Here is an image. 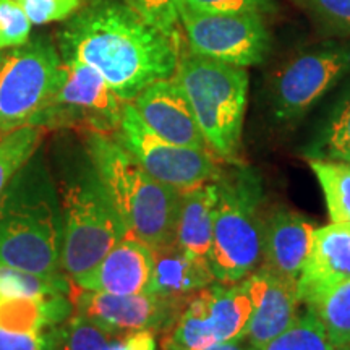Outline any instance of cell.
Returning <instances> with one entry per match:
<instances>
[{"label":"cell","instance_id":"6","mask_svg":"<svg viewBox=\"0 0 350 350\" xmlns=\"http://www.w3.org/2000/svg\"><path fill=\"white\" fill-rule=\"evenodd\" d=\"M62 203L60 265L68 279H75L94 268L126 237V230L94 170L65 187Z\"/></svg>","mask_w":350,"mask_h":350},{"label":"cell","instance_id":"4","mask_svg":"<svg viewBox=\"0 0 350 350\" xmlns=\"http://www.w3.org/2000/svg\"><path fill=\"white\" fill-rule=\"evenodd\" d=\"M174 80L193 109L209 150L221 159L239 163L248 99L247 70L188 52L182 54Z\"/></svg>","mask_w":350,"mask_h":350},{"label":"cell","instance_id":"23","mask_svg":"<svg viewBox=\"0 0 350 350\" xmlns=\"http://www.w3.org/2000/svg\"><path fill=\"white\" fill-rule=\"evenodd\" d=\"M41 142L39 126L21 129L0 133V203L18 177L21 169L29 163Z\"/></svg>","mask_w":350,"mask_h":350},{"label":"cell","instance_id":"7","mask_svg":"<svg viewBox=\"0 0 350 350\" xmlns=\"http://www.w3.org/2000/svg\"><path fill=\"white\" fill-rule=\"evenodd\" d=\"M62 75V57L49 39H29L5 55L0 70V133L34 126Z\"/></svg>","mask_w":350,"mask_h":350},{"label":"cell","instance_id":"38","mask_svg":"<svg viewBox=\"0 0 350 350\" xmlns=\"http://www.w3.org/2000/svg\"><path fill=\"white\" fill-rule=\"evenodd\" d=\"M5 52L3 51H0V70H2V65H3V62H5Z\"/></svg>","mask_w":350,"mask_h":350},{"label":"cell","instance_id":"29","mask_svg":"<svg viewBox=\"0 0 350 350\" xmlns=\"http://www.w3.org/2000/svg\"><path fill=\"white\" fill-rule=\"evenodd\" d=\"M33 23L20 0H0V51L15 49L29 41Z\"/></svg>","mask_w":350,"mask_h":350},{"label":"cell","instance_id":"26","mask_svg":"<svg viewBox=\"0 0 350 350\" xmlns=\"http://www.w3.org/2000/svg\"><path fill=\"white\" fill-rule=\"evenodd\" d=\"M54 294H72V281L67 275L41 278V275L0 265V300Z\"/></svg>","mask_w":350,"mask_h":350},{"label":"cell","instance_id":"31","mask_svg":"<svg viewBox=\"0 0 350 350\" xmlns=\"http://www.w3.org/2000/svg\"><path fill=\"white\" fill-rule=\"evenodd\" d=\"M33 25L68 20L81 7V0H20Z\"/></svg>","mask_w":350,"mask_h":350},{"label":"cell","instance_id":"37","mask_svg":"<svg viewBox=\"0 0 350 350\" xmlns=\"http://www.w3.org/2000/svg\"><path fill=\"white\" fill-rule=\"evenodd\" d=\"M332 161H342V163H349L350 164V151L342 152V154H339L338 157H336V159H332Z\"/></svg>","mask_w":350,"mask_h":350},{"label":"cell","instance_id":"12","mask_svg":"<svg viewBox=\"0 0 350 350\" xmlns=\"http://www.w3.org/2000/svg\"><path fill=\"white\" fill-rule=\"evenodd\" d=\"M349 72L350 44H325L295 55L274 77V117L281 122L300 119Z\"/></svg>","mask_w":350,"mask_h":350},{"label":"cell","instance_id":"15","mask_svg":"<svg viewBox=\"0 0 350 350\" xmlns=\"http://www.w3.org/2000/svg\"><path fill=\"white\" fill-rule=\"evenodd\" d=\"M253 313L245 340L255 349L265 347L299 318L297 282L288 281L265 266L247 278Z\"/></svg>","mask_w":350,"mask_h":350},{"label":"cell","instance_id":"13","mask_svg":"<svg viewBox=\"0 0 350 350\" xmlns=\"http://www.w3.org/2000/svg\"><path fill=\"white\" fill-rule=\"evenodd\" d=\"M70 299L75 313L119 336L137 331L165 332L185 306L182 301L165 299L150 292L116 295L85 291L73 286V282Z\"/></svg>","mask_w":350,"mask_h":350},{"label":"cell","instance_id":"20","mask_svg":"<svg viewBox=\"0 0 350 350\" xmlns=\"http://www.w3.org/2000/svg\"><path fill=\"white\" fill-rule=\"evenodd\" d=\"M217 196L216 180L182 191L175 222V243L190 256L206 262L213 245Z\"/></svg>","mask_w":350,"mask_h":350},{"label":"cell","instance_id":"33","mask_svg":"<svg viewBox=\"0 0 350 350\" xmlns=\"http://www.w3.org/2000/svg\"><path fill=\"white\" fill-rule=\"evenodd\" d=\"M55 329L47 332H20L0 327V350H52Z\"/></svg>","mask_w":350,"mask_h":350},{"label":"cell","instance_id":"8","mask_svg":"<svg viewBox=\"0 0 350 350\" xmlns=\"http://www.w3.org/2000/svg\"><path fill=\"white\" fill-rule=\"evenodd\" d=\"M253 313L248 281L213 282L191 297L165 331L163 350H203L243 340Z\"/></svg>","mask_w":350,"mask_h":350},{"label":"cell","instance_id":"21","mask_svg":"<svg viewBox=\"0 0 350 350\" xmlns=\"http://www.w3.org/2000/svg\"><path fill=\"white\" fill-rule=\"evenodd\" d=\"M73 314L67 294L15 297L0 300V327L20 332H47Z\"/></svg>","mask_w":350,"mask_h":350},{"label":"cell","instance_id":"28","mask_svg":"<svg viewBox=\"0 0 350 350\" xmlns=\"http://www.w3.org/2000/svg\"><path fill=\"white\" fill-rule=\"evenodd\" d=\"M350 151V86L342 94L321 131L318 143V156L323 159H336Z\"/></svg>","mask_w":350,"mask_h":350},{"label":"cell","instance_id":"9","mask_svg":"<svg viewBox=\"0 0 350 350\" xmlns=\"http://www.w3.org/2000/svg\"><path fill=\"white\" fill-rule=\"evenodd\" d=\"M124 104L98 70L80 60H62L59 88L34 126L113 135Z\"/></svg>","mask_w":350,"mask_h":350},{"label":"cell","instance_id":"2","mask_svg":"<svg viewBox=\"0 0 350 350\" xmlns=\"http://www.w3.org/2000/svg\"><path fill=\"white\" fill-rule=\"evenodd\" d=\"M91 169L124 222L126 237L156 248L175 240L182 191L161 183L113 135L86 133Z\"/></svg>","mask_w":350,"mask_h":350},{"label":"cell","instance_id":"5","mask_svg":"<svg viewBox=\"0 0 350 350\" xmlns=\"http://www.w3.org/2000/svg\"><path fill=\"white\" fill-rule=\"evenodd\" d=\"M18 177L0 203V265L41 278H60L59 222L51 200Z\"/></svg>","mask_w":350,"mask_h":350},{"label":"cell","instance_id":"14","mask_svg":"<svg viewBox=\"0 0 350 350\" xmlns=\"http://www.w3.org/2000/svg\"><path fill=\"white\" fill-rule=\"evenodd\" d=\"M138 116L157 137L178 146L209 150L193 109L174 78L150 85L131 100Z\"/></svg>","mask_w":350,"mask_h":350},{"label":"cell","instance_id":"16","mask_svg":"<svg viewBox=\"0 0 350 350\" xmlns=\"http://www.w3.org/2000/svg\"><path fill=\"white\" fill-rule=\"evenodd\" d=\"M152 266L151 248L139 240L125 237L94 268L70 281L85 291L116 295L144 294L150 291Z\"/></svg>","mask_w":350,"mask_h":350},{"label":"cell","instance_id":"25","mask_svg":"<svg viewBox=\"0 0 350 350\" xmlns=\"http://www.w3.org/2000/svg\"><path fill=\"white\" fill-rule=\"evenodd\" d=\"M122 336L73 313L55 329L52 350H112Z\"/></svg>","mask_w":350,"mask_h":350},{"label":"cell","instance_id":"35","mask_svg":"<svg viewBox=\"0 0 350 350\" xmlns=\"http://www.w3.org/2000/svg\"><path fill=\"white\" fill-rule=\"evenodd\" d=\"M112 350H156V332L137 331L124 334Z\"/></svg>","mask_w":350,"mask_h":350},{"label":"cell","instance_id":"19","mask_svg":"<svg viewBox=\"0 0 350 350\" xmlns=\"http://www.w3.org/2000/svg\"><path fill=\"white\" fill-rule=\"evenodd\" d=\"M154 266L150 284V294L187 304L191 297L216 282L209 262L196 260L170 242L152 250Z\"/></svg>","mask_w":350,"mask_h":350},{"label":"cell","instance_id":"10","mask_svg":"<svg viewBox=\"0 0 350 350\" xmlns=\"http://www.w3.org/2000/svg\"><path fill=\"white\" fill-rule=\"evenodd\" d=\"M113 137L152 178L180 191L214 182L222 174L211 150L178 146L157 137L131 103L124 104Z\"/></svg>","mask_w":350,"mask_h":350},{"label":"cell","instance_id":"22","mask_svg":"<svg viewBox=\"0 0 350 350\" xmlns=\"http://www.w3.org/2000/svg\"><path fill=\"white\" fill-rule=\"evenodd\" d=\"M308 164L325 195L331 222H350V164L323 157H308Z\"/></svg>","mask_w":350,"mask_h":350},{"label":"cell","instance_id":"11","mask_svg":"<svg viewBox=\"0 0 350 350\" xmlns=\"http://www.w3.org/2000/svg\"><path fill=\"white\" fill-rule=\"evenodd\" d=\"M191 54L237 67L262 64L269 54L271 36L260 13H208L180 10Z\"/></svg>","mask_w":350,"mask_h":350},{"label":"cell","instance_id":"18","mask_svg":"<svg viewBox=\"0 0 350 350\" xmlns=\"http://www.w3.org/2000/svg\"><path fill=\"white\" fill-rule=\"evenodd\" d=\"M314 226L304 214L275 209L266 216L261 266L292 282H299L312 250Z\"/></svg>","mask_w":350,"mask_h":350},{"label":"cell","instance_id":"24","mask_svg":"<svg viewBox=\"0 0 350 350\" xmlns=\"http://www.w3.org/2000/svg\"><path fill=\"white\" fill-rule=\"evenodd\" d=\"M306 310L321 321L332 347L350 344V281L326 292Z\"/></svg>","mask_w":350,"mask_h":350},{"label":"cell","instance_id":"32","mask_svg":"<svg viewBox=\"0 0 350 350\" xmlns=\"http://www.w3.org/2000/svg\"><path fill=\"white\" fill-rule=\"evenodd\" d=\"M183 7L208 13H260L271 10V0H183Z\"/></svg>","mask_w":350,"mask_h":350},{"label":"cell","instance_id":"36","mask_svg":"<svg viewBox=\"0 0 350 350\" xmlns=\"http://www.w3.org/2000/svg\"><path fill=\"white\" fill-rule=\"evenodd\" d=\"M203 350H258L252 347L247 340H234V342H222V344H214L211 347L203 349Z\"/></svg>","mask_w":350,"mask_h":350},{"label":"cell","instance_id":"39","mask_svg":"<svg viewBox=\"0 0 350 350\" xmlns=\"http://www.w3.org/2000/svg\"><path fill=\"white\" fill-rule=\"evenodd\" d=\"M334 350H350V344L340 345V347H334Z\"/></svg>","mask_w":350,"mask_h":350},{"label":"cell","instance_id":"1","mask_svg":"<svg viewBox=\"0 0 350 350\" xmlns=\"http://www.w3.org/2000/svg\"><path fill=\"white\" fill-rule=\"evenodd\" d=\"M59 52L98 70L124 103L174 78L182 57L180 34L161 31L125 0H88L59 31Z\"/></svg>","mask_w":350,"mask_h":350},{"label":"cell","instance_id":"27","mask_svg":"<svg viewBox=\"0 0 350 350\" xmlns=\"http://www.w3.org/2000/svg\"><path fill=\"white\" fill-rule=\"evenodd\" d=\"M258 350H334V347L317 314L306 310L282 334Z\"/></svg>","mask_w":350,"mask_h":350},{"label":"cell","instance_id":"17","mask_svg":"<svg viewBox=\"0 0 350 350\" xmlns=\"http://www.w3.org/2000/svg\"><path fill=\"white\" fill-rule=\"evenodd\" d=\"M350 281V222L319 227L314 230L308 260L301 271L297 291L305 306L340 284Z\"/></svg>","mask_w":350,"mask_h":350},{"label":"cell","instance_id":"30","mask_svg":"<svg viewBox=\"0 0 350 350\" xmlns=\"http://www.w3.org/2000/svg\"><path fill=\"white\" fill-rule=\"evenodd\" d=\"M148 23L169 34L178 33L183 0H125Z\"/></svg>","mask_w":350,"mask_h":350},{"label":"cell","instance_id":"34","mask_svg":"<svg viewBox=\"0 0 350 350\" xmlns=\"http://www.w3.org/2000/svg\"><path fill=\"white\" fill-rule=\"evenodd\" d=\"M308 7L327 25L350 34V0H305Z\"/></svg>","mask_w":350,"mask_h":350},{"label":"cell","instance_id":"3","mask_svg":"<svg viewBox=\"0 0 350 350\" xmlns=\"http://www.w3.org/2000/svg\"><path fill=\"white\" fill-rule=\"evenodd\" d=\"M216 183L219 196L208 262L216 282L235 284L255 273L262 261V187L260 175L243 165L222 172Z\"/></svg>","mask_w":350,"mask_h":350}]
</instances>
